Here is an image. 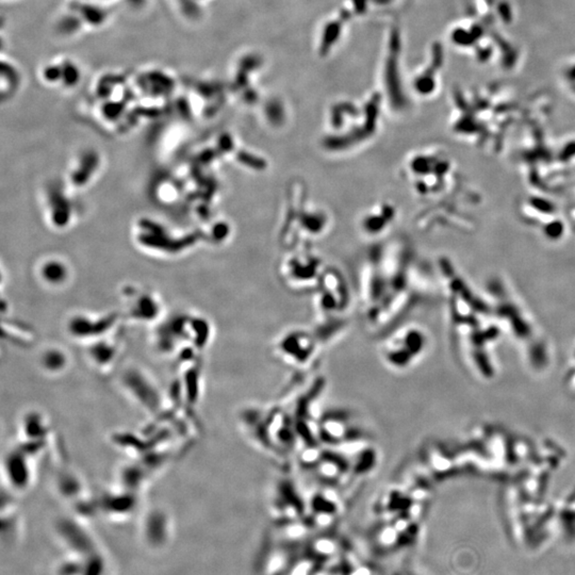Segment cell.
Returning <instances> with one entry per match:
<instances>
[{"label":"cell","mask_w":575,"mask_h":575,"mask_svg":"<svg viewBox=\"0 0 575 575\" xmlns=\"http://www.w3.org/2000/svg\"><path fill=\"white\" fill-rule=\"evenodd\" d=\"M514 139V163L532 192L553 196L567 188L575 174V136L551 137L532 125Z\"/></svg>","instance_id":"obj_1"},{"label":"cell","mask_w":575,"mask_h":575,"mask_svg":"<svg viewBox=\"0 0 575 575\" xmlns=\"http://www.w3.org/2000/svg\"><path fill=\"white\" fill-rule=\"evenodd\" d=\"M242 433L258 450L277 461L295 459L301 442L286 402L269 406H246L238 413Z\"/></svg>","instance_id":"obj_2"},{"label":"cell","mask_w":575,"mask_h":575,"mask_svg":"<svg viewBox=\"0 0 575 575\" xmlns=\"http://www.w3.org/2000/svg\"><path fill=\"white\" fill-rule=\"evenodd\" d=\"M552 195L532 192L521 197L517 211L520 220L536 230L544 240L561 241L567 235L570 223L565 210L553 200Z\"/></svg>","instance_id":"obj_3"},{"label":"cell","mask_w":575,"mask_h":575,"mask_svg":"<svg viewBox=\"0 0 575 575\" xmlns=\"http://www.w3.org/2000/svg\"><path fill=\"white\" fill-rule=\"evenodd\" d=\"M319 443L330 448H347L374 441L371 433L352 411L330 409L318 418Z\"/></svg>","instance_id":"obj_4"},{"label":"cell","mask_w":575,"mask_h":575,"mask_svg":"<svg viewBox=\"0 0 575 575\" xmlns=\"http://www.w3.org/2000/svg\"><path fill=\"white\" fill-rule=\"evenodd\" d=\"M326 345L328 344L317 328H296L283 332L275 341L273 352L283 364L296 370H308Z\"/></svg>","instance_id":"obj_5"},{"label":"cell","mask_w":575,"mask_h":575,"mask_svg":"<svg viewBox=\"0 0 575 575\" xmlns=\"http://www.w3.org/2000/svg\"><path fill=\"white\" fill-rule=\"evenodd\" d=\"M426 345V336L416 326L400 327L387 336L379 347L382 363L389 370L401 373L415 365Z\"/></svg>","instance_id":"obj_6"},{"label":"cell","mask_w":575,"mask_h":575,"mask_svg":"<svg viewBox=\"0 0 575 575\" xmlns=\"http://www.w3.org/2000/svg\"><path fill=\"white\" fill-rule=\"evenodd\" d=\"M269 513L277 525L301 521L308 515V496L291 475H282L272 488Z\"/></svg>","instance_id":"obj_7"},{"label":"cell","mask_w":575,"mask_h":575,"mask_svg":"<svg viewBox=\"0 0 575 575\" xmlns=\"http://www.w3.org/2000/svg\"><path fill=\"white\" fill-rule=\"evenodd\" d=\"M120 384L128 399L148 415L163 407V397L155 379L139 365H129L121 374Z\"/></svg>","instance_id":"obj_8"},{"label":"cell","mask_w":575,"mask_h":575,"mask_svg":"<svg viewBox=\"0 0 575 575\" xmlns=\"http://www.w3.org/2000/svg\"><path fill=\"white\" fill-rule=\"evenodd\" d=\"M342 493L325 487H318L308 496V518L317 528H330L343 511Z\"/></svg>","instance_id":"obj_9"},{"label":"cell","mask_w":575,"mask_h":575,"mask_svg":"<svg viewBox=\"0 0 575 575\" xmlns=\"http://www.w3.org/2000/svg\"><path fill=\"white\" fill-rule=\"evenodd\" d=\"M34 455V452L21 444L8 451L3 461V476L10 487L15 490H25L30 486L35 477L32 462Z\"/></svg>","instance_id":"obj_10"},{"label":"cell","mask_w":575,"mask_h":575,"mask_svg":"<svg viewBox=\"0 0 575 575\" xmlns=\"http://www.w3.org/2000/svg\"><path fill=\"white\" fill-rule=\"evenodd\" d=\"M122 341L113 336H105L86 344L87 362L97 372L107 373L112 370L122 356Z\"/></svg>","instance_id":"obj_11"},{"label":"cell","mask_w":575,"mask_h":575,"mask_svg":"<svg viewBox=\"0 0 575 575\" xmlns=\"http://www.w3.org/2000/svg\"><path fill=\"white\" fill-rule=\"evenodd\" d=\"M48 421L43 416V413L38 411L27 412L21 421L20 434L23 437V442L20 443L29 450L34 451V445H39L44 442V440L48 436Z\"/></svg>","instance_id":"obj_12"},{"label":"cell","mask_w":575,"mask_h":575,"mask_svg":"<svg viewBox=\"0 0 575 575\" xmlns=\"http://www.w3.org/2000/svg\"><path fill=\"white\" fill-rule=\"evenodd\" d=\"M38 364L45 375L60 376L66 373L70 366V356L67 350L60 345H46L41 349Z\"/></svg>","instance_id":"obj_13"},{"label":"cell","mask_w":575,"mask_h":575,"mask_svg":"<svg viewBox=\"0 0 575 575\" xmlns=\"http://www.w3.org/2000/svg\"><path fill=\"white\" fill-rule=\"evenodd\" d=\"M310 545V554L316 559H328L337 554L340 543L335 537L326 535L314 538Z\"/></svg>","instance_id":"obj_14"},{"label":"cell","mask_w":575,"mask_h":575,"mask_svg":"<svg viewBox=\"0 0 575 575\" xmlns=\"http://www.w3.org/2000/svg\"><path fill=\"white\" fill-rule=\"evenodd\" d=\"M56 477L58 488L65 497H74L81 489L80 476L74 471L64 469V471H60Z\"/></svg>","instance_id":"obj_15"},{"label":"cell","mask_w":575,"mask_h":575,"mask_svg":"<svg viewBox=\"0 0 575 575\" xmlns=\"http://www.w3.org/2000/svg\"><path fill=\"white\" fill-rule=\"evenodd\" d=\"M62 531L63 534L66 536L67 539H69L75 546H80L83 550H86L88 547V541L82 532L78 527H76L75 524L70 523L69 521L62 524Z\"/></svg>","instance_id":"obj_16"},{"label":"cell","mask_w":575,"mask_h":575,"mask_svg":"<svg viewBox=\"0 0 575 575\" xmlns=\"http://www.w3.org/2000/svg\"><path fill=\"white\" fill-rule=\"evenodd\" d=\"M564 210H565V213H567V217H568L571 228H573L575 230V187L572 188L570 200H569L567 206L564 207Z\"/></svg>","instance_id":"obj_17"}]
</instances>
